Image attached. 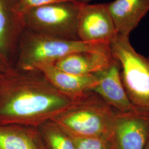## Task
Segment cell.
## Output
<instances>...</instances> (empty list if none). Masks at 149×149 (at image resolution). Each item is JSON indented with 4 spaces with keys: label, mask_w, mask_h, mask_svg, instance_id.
I'll list each match as a JSON object with an SVG mask.
<instances>
[{
    "label": "cell",
    "mask_w": 149,
    "mask_h": 149,
    "mask_svg": "<svg viewBox=\"0 0 149 149\" xmlns=\"http://www.w3.org/2000/svg\"><path fill=\"white\" fill-rule=\"evenodd\" d=\"M90 92L69 95L39 71L13 66L0 74V125L40 126L76 106Z\"/></svg>",
    "instance_id": "obj_1"
},
{
    "label": "cell",
    "mask_w": 149,
    "mask_h": 149,
    "mask_svg": "<svg viewBox=\"0 0 149 149\" xmlns=\"http://www.w3.org/2000/svg\"><path fill=\"white\" fill-rule=\"evenodd\" d=\"M110 44L88 42L55 37L24 29L20 38L14 67L26 71L34 70L43 64H54L71 54L105 50Z\"/></svg>",
    "instance_id": "obj_2"
},
{
    "label": "cell",
    "mask_w": 149,
    "mask_h": 149,
    "mask_svg": "<svg viewBox=\"0 0 149 149\" xmlns=\"http://www.w3.org/2000/svg\"><path fill=\"white\" fill-rule=\"evenodd\" d=\"M116 111L93 91L51 122L72 137L113 139Z\"/></svg>",
    "instance_id": "obj_3"
},
{
    "label": "cell",
    "mask_w": 149,
    "mask_h": 149,
    "mask_svg": "<svg viewBox=\"0 0 149 149\" xmlns=\"http://www.w3.org/2000/svg\"><path fill=\"white\" fill-rule=\"evenodd\" d=\"M110 48L119 64L123 84L129 100L139 109L149 112V58L135 50L129 36L117 34Z\"/></svg>",
    "instance_id": "obj_4"
},
{
    "label": "cell",
    "mask_w": 149,
    "mask_h": 149,
    "mask_svg": "<svg viewBox=\"0 0 149 149\" xmlns=\"http://www.w3.org/2000/svg\"><path fill=\"white\" fill-rule=\"evenodd\" d=\"M84 4L64 1L36 7L24 13L25 29L70 40H79L77 26Z\"/></svg>",
    "instance_id": "obj_5"
},
{
    "label": "cell",
    "mask_w": 149,
    "mask_h": 149,
    "mask_svg": "<svg viewBox=\"0 0 149 149\" xmlns=\"http://www.w3.org/2000/svg\"><path fill=\"white\" fill-rule=\"evenodd\" d=\"M117 34L107 3L82 5L77 26L79 40L110 44Z\"/></svg>",
    "instance_id": "obj_6"
},
{
    "label": "cell",
    "mask_w": 149,
    "mask_h": 149,
    "mask_svg": "<svg viewBox=\"0 0 149 149\" xmlns=\"http://www.w3.org/2000/svg\"><path fill=\"white\" fill-rule=\"evenodd\" d=\"M149 137V112H116L113 138L117 149H144Z\"/></svg>",
    "instance_id": "obj_7"
},
{
    "label": "cell",
    "mask_w": 149,
    "mask_h": 149,
    "mask_svg": "<svg viewBox=\"0 0 149 149\" xmlns=\"http://www.w3.org/2000/svg\"><path fill=\"white\" fill-rule=\"evenodd\" d=\"M23 16L22 0H0V56L13 66L25 29Z\"/></svg>",
    "instance_id": "obj_8"
},
{
    "label": "cell",
    "mask_w": 149,
    "mask_h": 149,
    "mask_svg": "<svg viewBox=\"0 0 149 149\" xmlns=\"http://www.w3.org/2000/svg\"><path fill=\"white\" fill-rule=\"evenodd\" d=\"M97 74L98 83L92 91L107 104L120 113L141 111L134 106L128 97L123 84L120 66L116 60L110 66Z\"/></svg>",
    "instance_id": "obj_9"
},
{
    "label": "cell",
    "mask_w": 149,
    "mask_h": 149,
    "mask_svg": "<svg viewBox=\"0 0 149 149\" xmlns=\"http://www.w3.org/2000/svg\"><path fill=\"white\" fill-rule=\"evenodd\" d=\"M111 48L105 50L71 54L54 64L57 68L72 74L87 75L98 74L114 62Z\"/></svg>",
    "instance_id": "obj_10"
},
{
    "label": "cell",
    "mask_w": 149,
    "mask_h": 149,
    "mask_svg": "<svg viewBox=\"0 0 149 149\" xmlns=\"http://www.w3.org/2000/svg\"><path fill=\"white\" fill-rule=\"evenodd\" d=\"M34 70L42 73L56 88L71 96H81L87 92L92 91L99 81L97 74H72L59 69L54 64L40 65Z\"/></svg>",
    "instance_id": "obj_11"
},
{
    "label": "cell",
    "mask_w": 149,
    "mask_h": 149,
    "mask_svg": "<svg viewBox=\"0 0 149 149\" xmlns=\"http://www.w3.org/2000/svg\"><path fill=\"white\" fill-rule=\"evenodd\" d=\"M118 34L129 36L149 11V0H114L107 3Z\"/></svg>",
    "instance_id": "obj_12"
},
{
    "label": "cell",
    "mask_w": 149,
    "mask_h": 149,
    "mask_svg": "<svg viewBox=\"0 0 149 149\" xmlns=\"http://www.w3.org/2000/svg\"><path fill=\"white\" fill-rule=\"evenodd\" d=\"M24 127L0 125V149H44L36 134Z\"/></svg>",
    "instance_id": "obj_13"
},
{
    "label": "cell",
    "mask_w": 149,
    "mask_h": 149,
    "mask_svg": "<svg viewBox=\"0 0 149 149\" xmlns=\"http://www.w3.org/2000/svg\"><path fill=\"white\" fill-rule=\"evenodd\" d=\"M43 138L49 149H76L72 138L52 122L40 125Z\"/></svg>",
    "instance_id": "obj_14"
},
{
    "label": "cell",
    "mask_w": 149,
    "mask_h": 149,
    "mask_svg": "<svg viewBox=\"0 0 149 149\" xmlns=\"http://www.w3.org/2000/svg\"><path fill=\"white\" fill-rule=\"evenodd\" d=\"M71 137L73 140L76 149H106L107 142L113 139L98 137Z\"/></svg>",
    "instance_id": "obj_15"
},
{
    "label": "cell",
    "mask_w": 149,
    "mask_h": 149,
    "mask_svg": "<svg viewBox=\"0 0 149 149\" xmlns=\"http://www.w3.org/2000/svg\"><path fill=\"white\" fill-rule=\"evenodd\" d=\"M64 1L69 0H22L23 10L24 13L32 8Z\"/></svg>",
    "instance_id": "obj_16"
},
{
    "label": "cell",
    "mask_w": 149,
    "mask_h": 149,
    "mask_svg": "<svg viewBox=\"0 0 149 149\" xmlns=\"http://www.w3.org/2000/svg\"><path fill=\"white\" fill-rule=\"evenodd\" d=\"M13 67L6 60L0 56V74L5 72Z\"/></svg>",
    "instance_id": "obj_17"
},
{
    "label": "cell",
    "mask_w": 149,
    "mask_h": 149,
    "mask_svg": "<svg viewBox=\"0 0 149 149\" xmlns=\"http://www.w3.org/2000/svg\"><path fill=\"white\" fill-rule=\"evenodd\" d=\"M69 1H74L76 2H78L82 4H87V3H89L90 2L93 0H69Z\"/></svg>",
    "instance_id": "obj_18"
},
{
    "label": "cell",
    "mask_w": 149,
    "mask_h": 149,
    "mask_svg": "<svg viewBox=\"0 0 149 149\" xmlns=\"http://www.w3.org/2000/svg\"><path fill=\"white\" fill-rule=\"evenodd\" d=\"M144 149H149V137L148 139V141L146 143V145L145 146V148Z\"/></svg>",
    "instance_id": "obj_19"
}]
</instances>
